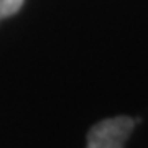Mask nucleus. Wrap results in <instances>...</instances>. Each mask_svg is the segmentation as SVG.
<instances>
[{"label":"nucleus","mask_w":148,"mask_h":148,"mask_svg":"<svg viewBox=\"0 0 148 148\" xmlns=\"http://www.w3.org/2000/svg\"><path fill=\"white\" fill-rule=\"evenodd\" d=\"M25 0H0V21L15 15L21 8Z\"/></svg>","instance_id":"nucleus-2"},{"label":"nucleus","mask_w":148,"mask_h":148,"mask_svg":"<svg viewBox=\"0 0 148 148\" xmlns=\"http://www.w3.org/2000/svg\"><path fill=\"white\" fill-rule=\"evenodd\" d=\"M133 128L135 120L123 115L97 122L87 133L86 148H123Z\"/></svg>","instance_id":"nucleus-1"}]
</instances>
